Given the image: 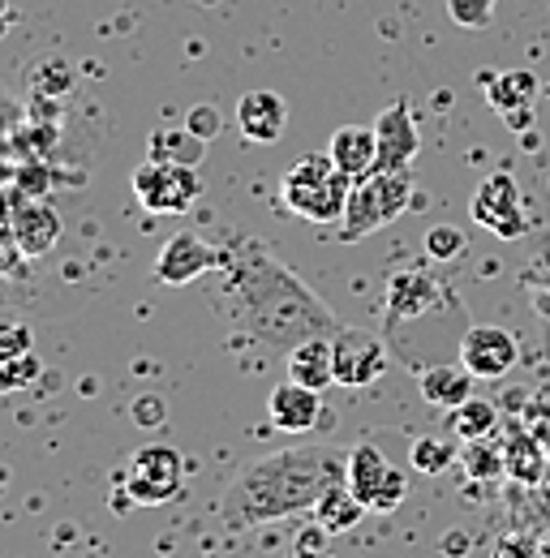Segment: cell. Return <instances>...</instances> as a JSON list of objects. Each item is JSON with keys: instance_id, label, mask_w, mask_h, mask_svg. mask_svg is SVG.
Masks as SVG:
<instances>
[{"instance_id": "obj_36", "label": "cell", "mask_w": 550, "mask_h": 558, "mask_svg": "<svg viewBox=\"0 0 550 558\" xmlns=\"http://www.w3.org/2000/svg\"><path fill=\"white\" fill-rule=\"evenodd\" d=\"M13 250H17V245H13ZM13 250L0 241V276H13V271H17V258H13Z\"/></svg>"}, {"instance_id": "obj_15", "label": "cell", "mask_w": 550, "mask_h": 558, "mask_svg": "<svg viewBox=\"0 0 550 558\" xmlns=\"http://www.w3.org/2000/svg\"><path fill=\"white\" fill-rule=\"evenodd\" d=\"M267 417L275 421V429L284 434H306L314 429L323 417V391H310L301 383H279L272 396H267Z\"/></svg>"}, {"instance_id": "obj_25", "label": "cell", "mask_w": 550, "mask_h": 558, "mask_svg": "<svg viewBox=\"0 0 550 558\" xmlns=\"http://www.w3.org/2000/svg\"><path fill=\"white\" fill-rule=\"evenodd\" d=\"M409 464L417 469V473H426V477H439V473H447L452 464H461V451H456L452 438L421 434V438L409 447Z\"/></svg>"}, {"instance_id": "obj_5", "label": "cell", "mask_w": 550, "mask_h": 558, "mask_svg": "<svg viewBox=\"0 0 550 558\" xmlns=\"http://www.w3.org/2000/svg\"><path fill=\"white\" fill-rule=\"evenodd\" d=\"M447 310H461V301L452 296V288L443 279L426 276V271H396L387 279V305H383V331L396 336L412 323H426L434 314H447Z\"/></svg>"}, {"instance_id": "obj_11", "label": "cell", "mask_w": 550, "mask_h": 558, "mask_svg": "<svg viewBox=\"0 0 550 558\" xmlns=\"http://www.w3.org/2000/svg\"><path fill=\"white\" fill-rule=\"evenodd\" d=\"M332 361H336V383L340 387H370L387 369V344L370 331L340 327L332 336Z\"/></svg>"}, {"instance_id": "obj_28", "label": "cell", "mask_w": 550, "mask_h": 558, "mask_svg": "<svg viewBox=\"0 0 550 558\" xmlns=\"http://www.w3.org/2000/svg\"><path fill=\"white\" fill-rule=\"evenodd\" d=\"M465 250H469V241H465V232H461L456 223H434V228L426 232V254H430L434 263H456Z\"/></svg>"}, {"instance_id": "obj_34", "label": "cell", "mask_w": 550, "mask_h": 558, "mask_svg": "<svg viewBox=\"0 0 550 558\" xmlns=\"http://www.w3.org/2000/svg\"><path fill=\"white\" fill-rule=\"evenodd\" d=\"M134 417H138V425H146V429H159L164 425V400L159 396H138V404H134Z\"/></svg>"}, {"instance_id": "obj_23", "label": "cell", "mask_w": 550, "mask_h": 558, "mask_svg": "<svg viewBox=\"0 0 550 558\" xmlns=\"http://www.w3.org/2000/svg\"><path fill=\"white\" fill-rule=\"evenodd\" d=\"M203 150H206V142L194 138L186 125H177V130H155L151 142H146V155L159 159V163H190V168H199Z\"/></svg>"}, {"instance_id": "obj_35", "label": "cell", "mask_w": 550, "mask_h": 558, "mask_svg": "<svg viewBox=\"0 0 550 558\" xmlns=\"http://www.w3.org/2000/svg\"><path fill=\"white\" fill-rule=\"evenodd\" d=\"M534 125V108H516V112H507V130H529Z\"/></svg>"}, {"instance_id": "obj_16", "label": "cell", "mask_w": 550, "mask_h": 558, "mask_svg": "<svg viewBox=\"0 0 550 558\" xmlns=\"http://www.w3.org/2000/svg\"><path fill=\"white\" fill-rule=\"evenodd\" d=\"M9 232H13V245L22 258H44L61 241V215L44 203H22L13 210Z\"/></svg>"}, {"instance_id": "obj_27", "label": "cell", "mask_w": 550, "mask_h": 558, "mask_svg": "<svg viewBox=\"0 0 550 558\" xmlns=\"http://www.w3.org/2000/svg\"><path fill=\"white\" fill-rule=\"evenodd\" d=\"M39 374H44L39 352H17V356L0 361V391H26V387H35Z\"/></svg>"}, {"instance_id": "obj_33", "label": "cell", "mask_w": 550, "mask_h": 558, "mask_svg": "<svg viewBox=\"0 0 550 558\" xmlns=\"http://www.w3.org/2000/svg\"><path fill=\"white\" fill-rule=\"evenodd\" d=\"M332 533L323 529V524H314V529H306L301 537H297V546H292V558H332L323 550V542H327Z\"/></svg>"}, {"instance_id": "obj_3", "label": "cell", "mask_w": 550, "mask_h": 558, "mask_svg": "<svg viewBox=\"0 0 550 558\" xmlns=\"http://www.w3.org/2000/svg\"><path fill=\"white\" fill-rule=\"evenodd\" d=\"M348 194H352V177H344L327 150L297 159L279 181L284 210H292L306 223H340Z\"/></svg>"}, {"instance_id": "obj_21", "label": "cell", "mask_w": 550, "mask_h": 558, "mask_svg": "<svg viewBox=\"0 0 550 558\" xmlns=\"http://www.w3.org/2000/svg\"><path fill=\"white\" fill-rule=\"evenodd\" d=\"M366 511H370V507L348 489V482H340V486H332L319 498V507H314L310 515H314V524H323L332 537H340V533H352V529L361 524Z\"/></svg>"}, {"instance_id": "obj_30", "label": "cell", "mask_w": 550, "mask_h": 558, "mask_svg": "<svg viewBox=\"0 0 550 558\" xmlns=\"http://www.w3.org/2000/svg\"><path fill=\"white\" fill-rule=\"evenodd\" d=\"M186 130H190L194 138L215 142L219 138V130H224V117H219V108H215V104H194V108H190V117H186Z\"/></svg>"}, {"instance_id": "obj_26", "label": "cell", "mask_w": 550, "mask_h": 558, "mask_svg": "<svg viewBox=\"0 0 550 558\" xmlns=\"http://www.w3.org/2000/svg\"><path fill=\"white\" fill-rule=\"evenodd\" d=\"M461 469L469 482H494L507 473V460H503V447H494L490 438H478V442H465L461 451Z\"/></svg>"}, {"instance_id": "obj_17", "label": "cell", "mask_w": 550, "mask_h": 558, "mask_svg": "<svg viewBox=\"0 0 550 558\" xmlns=\"http://www.w3.org/2000/svg\"><path fill=\"white\" fill-rule=\"evenodd\" d=\"M474 374L461 365V356L456 361H439V365H426L421 374H417V391H421V400L426 404H434V409H456V404H465L469 396H474Z\"/></svg>"}, {"instance_id": "obj_24", "label": "cell", "mask_w": 550, "mask_h": 558, "mask_svg": "<svg viewBox=\"0 0 550 558\" xmlns=\"http://www.w3.org/2000/svg\"><path fill=\"white\" fill-rule=\"evenodd\" d=\"M503 460H507V477L521 482V486H534L542 477V469H547V456L529 434H512L503 442Z\"/></svg>"}, {"instance_id": "obj_32", "label": "cell", "mask_w": 550, "mask_h": 558, "mask_svg": "<svg viewBox=\"0 0 550 558\" xmlns=\"http://www.w3.org/2000/svg\"><path fill=\"white\" fill-rule=\"evenodd\" d=\"M490 558H538V546H534L529 537H521V533H503V537L494 542Z\"/></svg>"}, {"instance_id": "obj_7", "label": "cell", "mask_w": 550, "mask_h": 558, "mask_svg": "<svg viewBox=\"0 0 550 558\" xmlns=\"http://www.w3.org/2000/svg\"><path fill=\"white\" fill-rule=\"evenodd\" d=\"M348 489H352L370 511L387 515V511H396V507L405 502L409 477H405L374 442H357V447L348 451Z\"/></svg>"}, {"instance_id": "obj_20", "label": "cell", "mask_w": 550, "mask_h": 558, "mask_svg": "<svg viewBox=\"0 0 550 558\" xmlns=\"http://www.w3.org/2000/svg\"><path fill=\"white\" fill-rule=\"evenodd\" d=\"M481 86H486V104L503 117L516 108H534V99H538V77L529 70L481 73Z\"/></svg>"}, {"instance_id": "obj_1", "label": "cell", "mask_w": 550, "mask_h": 558, "mask_svg": "<svg viewBox=\"0 0 550 558\" xmlns=\"http://www.w3.org/2000/svg\"><path fill=\"white\" fill-rule=\"evenodd\" d=\"M219 292L215 310L250 340L267 349L292 352L314 336H336L340 323L332 305L310 292V283L279 263L272 250L254 236H232L219 250Z\"/></svg>"}, {"instance_id": "obj_12", "label": "cell", "mask_w": 550, "mask_h": 558, "mask_svg": "<svg viewBox=\"0 0 550 558\" xmlns=\"http://www.w3.org/2000/svg\"><path fill=\"white\" fill-rule=\"evenodd\" d=\"M215 267H219V250L206 245L199 232H172L155 254V279L168 283V288L194 283V279L215 271Z\"/></svg>"}, {"instance_id": "obj_29", "label": "cell", "mask_w": 550, "mask_h": 558, "mask_svg": "<svg viewBox=\"0 0 550 558\" xmlns=\"http://www.w3.org/2000/svg\"><path fill=\"white\" fill-rule=\"evenodd\" d=\"M443 4H447L452 22H456V26H465V31H481V26H490V13H494V0H443Z\"/></svg>"}, {"instance_id": "obj_19", "label": "cell", "mask_w": 550, "mask_h": 558, "mask_svg": "<svg viewBox=\"0 0 550 558\" xmlns=\"http://www.w3.org/2000/svg\"><path fill=\"white\" fill-rule=\"evenodd\" d=\"M288 378L310 387V391H327L336 383V361H332V336H314L306 344L288 352Z\"/></svg>"}, {"instance_id": "obj_18", "label": "cell", "mask_w": 550, "mask_h": 558, "mask_svg": "<svg viewBox=\"0 0 550 558\" xmlns=\"http://www.w3.org/2000/svg\"><path fill=\"white\" fill-rule=\"evenodd\" d=\"M327 155L336 159L344 177L361 181L374 172V159H379V138H374V125H340L332 142H327Z\"/></svg>"}, {"instance_id": "obj_31", "label": "cell", "mask_w": 550, "mask_h": 558, "mask_svg": "<svg viewBox=\"0 0 550 558\" xmlns=\"http://www.w3.org/2000/svg\"><path fill=\"white\" fill-rule=\"evenodd\" d=\"M31 349H35L31 327H22V323H0V361H9V356L31 352Z\"/></svg>"}, {"instance_id": "obj_10", "label": "cell", "mask_w": 550, "mask_h": 558, "mask_svg": "<svg viewBox=\"0 0 550 558\" xmlns=\"http://www.w3.org/2000/svg\"><path fill=\"white\" fill-rule=\"evenodd\" d=\"M474 223H481L486 232L503 236V241H516L529 232V219H525V207H521V190L507 172H494L486 177L474 194Z\"/></svg>"}, {"instance_id": "obj_14", "label": "cell", "mask_w": 550, "mask_h": 558, "mask_svg": "<svg viewBox=\"0 0 550 558\" xmlns=\"http://www.w3.org/2000/svg\"><path fill=\"white\" fill-rule=\"evenodd\" d=\"M237 125H241V138L272 146L288 130V104L267 86H254V90H246L237 99Z\"/></svg>"}, {"instance_id": "obj_8", "label": "cell", "mask_w": 550, "mask_h": 558, "mask_svg": "<svg viewBox=\"0 0 550 558\" xmlns=\"http://www.w3.org/2000/svg\"><path fill=\"white\" fill-rule=\"evenodd\" d=\"M186 482V460L177 447H164V442H151L130 456V469H125V498L138 507H159L168 498L181 494Z\"/></svg>"}, {"instance_id": "obj_2", "label": "cell", "mask_w": 550, "mask_h": 558, "mask_svg": "<svg viewBox=\"0 0 550 558\" xmlns=\"http://www.w3.org/2000/svg\"><path fill=\"white\" fill-rule=\"evenodd\" d=\"M348 482V451L310 442V447H284L254 464H246L232 486L224 489L219 520L228 533H250L288 515H306L319 507V498L332 486Z\"/></svg>"}, {"instance_id": "obj_9", "label": "cell", "mask_w": 550, "mask_h": 558, "mask_svg": "<svg viewBox=\"0 0 550 558\" xmlns=\"http://www.w3.org/2000/svg\"><path fill=\"white\" fill-rule=\"evenodd\" d=\"M521 361V344L507 327H494V323H469L465 340H461V365L478 378V383H494V378H507Z\"/></svg>"}, {"instance_id": "obj_13", "label": "cell", "mask_w": 550, "mask_h": 558, "mask_svg": "<svg viewBox=\"0 0 550 558\" xmlns=\"http://www.w3.org/2000/svg\"><path fill=\"white\" fill-rule=\"evenodd\" d=\"M374 138H379L374 172H400V168H412V159H417V150H421V134H417L409 99H396L392 108H383V112L374 117Z\"/></svg>"}, {"instance_id": "obj_22", "label": "cell", "mask_w": 550, "mask_h": 558, "mask_svg": "<svg viewBox=\"0 0 550 558\" xmlns=\"http://www.w3.org/2000/svg\"><path fill=\"white\" fill-rule=\"evenodd\" d=\"M447 429H452V438H461V442L494 438V429H499V409H494L490 400H478V396H469L465 404L447 409Z\"/></svg>"}, {"instance_id": "obj_6", "label": "cell", "mask_w": 550, "mask_h": 558, "mask_svg": "<svg viewBox=\"0 0 550 558\" xmlns=\"http://www.w3.org/2000/svg\"><path fill=\"white\" fill-rule=\"evenodd\" d=\"M134 194L151 215H186V210L203 198V177L190 163L146 159L134 172Z\"/></svg>"}, {"instance_id": "obj_4", "label": "cell", "mask_w": 550, "mask_h": 558, "mask_svg": "<svg viewBox=\"0 0 550 558\" xmlns=\"http://www.w3.org/2000/svg\"><path fill=\"white\" fill-rule=\"evenodd\" d=\"M412 168L400 172H370L361 181H352V194H348V207L340 219V241L352 245L387 223H396L412 203Z\"/></svg>"}, {"instance_id": "obj_37", "label": "cell", "mask_w": 550, "mask_h": 558, "mask_svg": "<svg viewBox=\"0 0 550 558\" xmlns=\"http://www.w3.org/2000/svg\"><path fill=\"white\" fill-rule=\"evenodd\" d=\"M13 31V4L9 0H0V39Z\"/></svg>"}]
</instances>
